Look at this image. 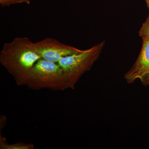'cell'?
Listing matches in <instances>:
<instances>
[{
	"instance_id": "cell-10",
	"label": "cell",
	"mask_w": 149,
	"mask_h": 149,
	"mask_svg": "<svg viewBox=\"0 0 149 149\" xmlns=\"http://www.w3.org/2000/svg\"><path fill=\"white\" fill-rule=\"evenodd\" d=\"M149 85V73L148 75V77H147L146 78V83H145V85L144 86H148V85Z\"/></svg>"
},
{
	"instance_id": "cell-1",
	"label": "cell",
	"mask_w": 149,
	"mask_h": 149,
	"mask_svg": "<svg viewBox=\"0 0 149 149\" xmlns=\"http://www.w3.org/2000/svg\"><path fill=\"white\" fill-rule=\"evenodd\" d=\"M41 58L34 43L26 37H15L5 43L0 52V63L18 86L26 85L29 73Z\"/></svg>"
},
{
	"instance_id": "cell-11",
	"label": "cell",
	"mask_w": 149,
	"mask_h": 149,
	"mask_svg": "<svg viewBox=\"0 0 149 149\" xmlns=\"http://www.w3.org/2000/svg\"><path fill=\"white\" fill-rule=\"evenodd\" d=\"M147 5H148V8L149 9V0L148 1V3L147 4Z\"/></svg>"
},
{
	"instance_id": "cell-12",
	"label": "cell",
	"mask_w": 149,
	"mask_h": 149,
	"mask_svg": "<svg viewBox=\"0 0 149 149\" xmlns=\"http://www.w3.org/2000/svg\"><path fill=\"white\" fill-rule=\"evenodd\" d=\"M146 2L147 4L149 0H146Z\"/></svg>"
},
{
	"instance_id": "cell-6",
	"label": "cell",
	"mask_w": 149,
	"mask_h": 149,
	"mask_svg": "<svg viewBox=\"0 0 149 149\" xmlns=\"http://www.w3.org/2000/svg\"><path fill=\"white\" fill-rule=\"evenodd\" d=\"M35 146L33 143L19 142L13 144L8 143L5 137L0 135V149H34Z\"/></svg>"
},
{
	"instance_id": "cell-9",
	"label": "cell",
	"mask_w": 149,
	"mask_h": 149,
	"mask_svg": "<svg viewBox=\"0 0 149 149\" xmlns=\"http://www.w3.org/2000/svg\"><path fill=\"white\" fill-rule=\"evenodd\" d=\"M146 26L147 28L149 30V15L148 17L147 18L145 22L143 23Z\"/></svg>"
},
{
	"instance_id": "cell-8",
	"label": "cell",
	"mask_w": 149,
	"mask_h": 149,
	"mask_svg": "<svg viewBox=\"0 0 149 149\" xmlns=\"http://www.w3.org/2000/svg\"><path fill=\"white\" fill-rule=\"evenodd\" d=\"M0 4L2 6H8V0H0Z\"/></svg>"
},
{
	"instance_id": "cell-3",
	"label": "cell",
	"mask_w": 149,
	"mask_h": 149,
	"mask_svg": "<svg viewBox=\"0 0 149 149\" xmlns=\"http://www.w3.org/2000/svg\"><path fill=\"white\" fill-rule=\"evenodd\" d=\"M105 45L103 41L80 53L61 59L58 63L62 68L70 89L74 90L75 85L85 72L90 71L98 59Z\"/></svg>"
},
{
	"instance_id": "cell-4",
	"label": "cell",
	"mask_w": 149,
	"mask_h": 149,
	"mask_svg": "<svg viewBox=\"0 0 149 149\" xmlns=\"http://www.w3.org/2000/svg\"><path fill=\"white\" fill-rule=\"evenodd\" d=\"M139 34L143 40L142 49L135 63L125 73L124 78L129 84L139 79L144 85L149 73V30L144 23Z\"/></svg>"
},
{
	"instance_id": "cell-2",
	"label": "cell",
	"mask_w": 149,
	"mask_h": 149,
	"mask_svg": "<svg viewBox=\"0 0 149 149\" xmlns=\"http://www.w3.org/2000/svg\"><path fill=\"white\" fill-rule=\"evenodd\" d=\"M26 85L35 91H63L69 88L64 72L58 63L42 58L32 68Z\"/></svg>"
},
{
	"instance_id": "cell-5",
	"label": "cell",
	"mask_w": 149,
	"mask_h": 149,
	"mask_svg": "<svg viewBox=\"0 0 149 149\" xmlns=\"http://www.w3.org/2000/svg\"><path fill=\"white\" fill-rule=\"evenodd\" d=\"M34 45L41 58L57 63L65 57L80 53L83 51L48 37L34 43Z\"/></svg>"
},
{
	"instance_id": "cell-7",
	"label": "cell",
	"mask_w": 149,
	"mask_h": 149,
	"mask_svg": "<svg viewBox=\"0 0 149 149\" xmlns=\"http://www.w3.org/2000/svg\"><path fill=\"white\" fill-rule=\"evenodd\" d=\"M22 3L29 5L30 4V1L29 0H8V6L11 5Z\"/></svg>"
}]
</instances>
